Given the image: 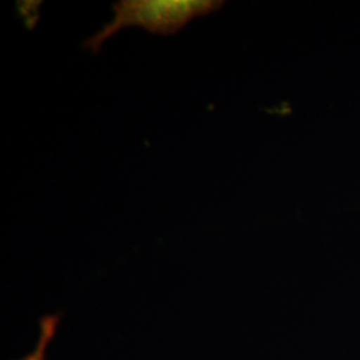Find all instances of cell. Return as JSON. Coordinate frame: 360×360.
<instances>
[{"label":"cell","instance_id":"obj_1","mask_svg":"<svg viewBox=\"0 0 360 360\" xmlns=\"http://www.w3.org/2000/svg\"><path fill=\"white\" fill-rule=\"evenodd\" d=\"M223 4L218 0H120L112 4V20L87 39L83 47L96 53L108 39L127 27L172 35L195 18L218 11Z\"/></svg>","mask_w":360,"mask_h":360},{"label":"cell","instance_id":"obj_2","mask_svg":"<svg viewBox=\"0 0 360 360\" xmlns=\"http://www.w3.org/2000/svg\"><path fill=\"white\" fill-rule=\"evenodd\" d=\"M59 318L56 315L46 316L40 321V331H39V339L34 351L27 355L22 360H44L47 348L50 346L53 336L56 334Z\"/></svg>","mask_w":360,"mask_h":360}]
</instances>
